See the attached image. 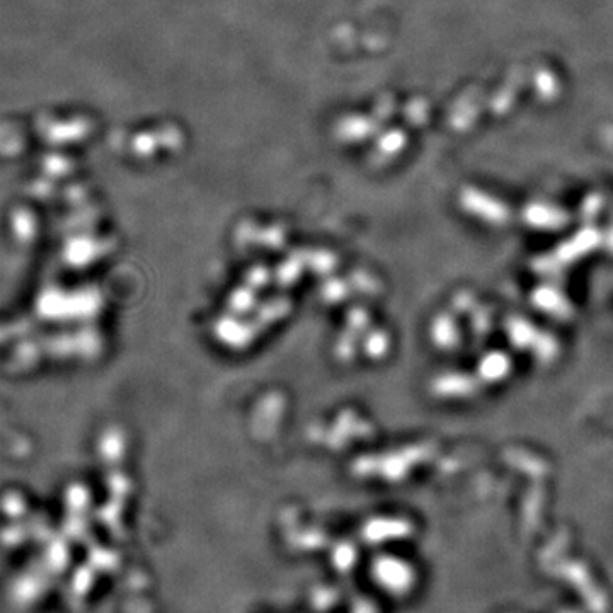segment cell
Listing matches in <instances>:
<instances>
[{"label": "cell", "instance_id": "6da1fadb", "mask_svg": "<svg viewBox=\"0 0 613 613\" xmlns=\"http://www.w3.org/2000/svg\"><path fill=\"white\" fill-rule=\"evenodd\" d=\"M511 372V360L505 353L501 351H493L487 353L481 361H479V375L486 382H501L505 380Z\"/></svg>", "mask_w": 613, "mask_h": 613}]
</instances>
